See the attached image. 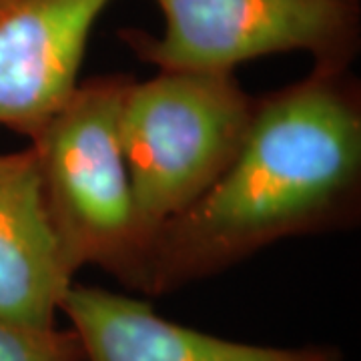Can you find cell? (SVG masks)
Listing matches in <instances>:
<instances>
[{
  "label": "cell",
  "mask_w": 361,
  "mask_h": 361,
  "mask_svg": "<svg viewBox=\"0 0 361 361\" xmlns=\"http://www.w3.org/2000/svg\"><path fill=\"white\" fill-rule=\"evenodd\" d=\"M361 221V82L311 68L257 97L245 142L221 179L157 233L145 297L221 275L283 239Z\"/></svg>",
  "instance_id": "obj_1"
},
{
  "label": "cell",
  "mask_w": 361,
  "mask_h": 361,
  "mask_svg": "<svg viewBox=\"0 0 361 361\" xmlns=\"http://www.w3.org/2000/svg\"><path fill=\"white\" fill-rule=\"evenodd\" d=\"M255 106L257 97L235 73L157 71L142 82L130 80L118 129L147 275L157 233L231 167Z\"/></svg>",
  "instance_id": "obj_2"
},
{
  "label": "cell",
  "mask_w": 361,
  "mask_h": 361,
  "mask_svg": "<svg viewBox=\"0 0 361 361\" xmlns=\"http://www.w3.org/2000/svg\"><path fill=\"white\" fill-rule=\"evenodd\" d=\"M130 80L125 73L80 80L28 145L39 159L44 203L71 269H103L145 295L147 253L118 129Z\"/></svg>",
  "instance_id": "obj_3"
},
{
  "label": "cell",
  "mask_w": 361,
  "mask_h": 361,
  "mask_svg": "<svg viewBox=\"0 0 361 361\" xmlns=\"http://www.w3.org/2000/svg\"><path fill=\"white\" fill-rule=\"evenodd\" d=\"M163 30L123 28L118 39L157 71L235 73L305 52L319 71H349L361 51V0H153Z\"/></svg>",
  "instance_id": "obj_4"
},
{
  "label": "cell",
  "mask_w": 361,
  "mask_h": 361,
  "mask_svg": "<svg viewBox=\"0 0 361 361\" xmlns=\"http://www.w3.org/2000/svg\"><path fill=\"white\" fill-rule=\"evenodd\" d=\"M113 0H0V127L35 141L80 82Z\"/></svg>",
  "instance_id": "obj_5"
},
{
  "label": "cell",
  "mask_w": 361,
  "mask_h": 361,
  "mask_svg": "<svg viewBox=\"0 0 361 361\" xmlns=\"http://www.w3.org/2000/svg\"><path fill=\"white\" fill-rule=\"evenodd\" d=\"M85 361H343L331 345L241 343L161 317L149 301L73 283L61 303Z\"/></svg>",
  "instance_id": "obj_6"
},
{
  "label": "cell",
  "mask_w": 361,
  "mask_h": 361,
  "mask_svg": "<svg viewBox=\"0 0 361 361\" xmlns=\"http://www.w3.org/2000/svg\"><path fill=\"white\" fill-rule=\"evenodd\" d=\"M75 275L44 203L35 147L0 153V319L54 327Z\"/></svg>",
  "instance_id": "obj_7"
},
{
  "label": "cell",
  "mask_w": 361,
  "mask_h": 361,
  "mask_svg": "<svg viewBox=\"0 0 361 361\" xmlns=\"http://www.w3.org/2000/svg\"><path fill=\"white\" fill-rule=\"evenodd\" d=\"M0 361H85L73 329H37L0 319Z\"/></svg>",
  "instance_id": "obj_8"
}]
</instances>
